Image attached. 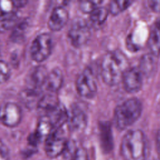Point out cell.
I'll use <instances>...</instances> for the list:
<instances>
[{"label": "cell", "instance_id": "cell-1", "mask_svg": "<svg viewBox=\"0 0 160 160\" xmlns=\"http://www.w3.org/2000/svg\"><path fill=\"white\" fill-rule=\"evenodd\" d=\"M126 55L119 50L106 53L101 63V74L103 81L109 86H114L121 81L124 72L129 68Z\"/></svg>", "mask_w": 160, "mask_h": 160}, {"label": "cell", "instance_id": "cell-2", "mask_svg": "<svg viewBox=\"0 0 160 160\" xmlns=\"http://www.w3.org/2000/svg\"><path fill=\"white\" fill-rule=\"evenodd\" d=\"M121 154L124 160H148V142L144 132L140 129L128 131L122 139Z\"/></svg>", "mask_w": 160, "mask_h": 160}, {"label": "cell", "instance_id": "cell-3", "mask_svg": "<svg viewBox=\"0 0 160 160\" xmlns=\"http://www.w3.org/2000/svg\"><path fill=\"white\" fill-rule=\"evenodd\" d=\"M141 112V102L136 98L128 99L118 104L114 113L116 128L119 130H124L132 126L139 119Z\"/></svg>", "mask_w": 160, "mask_h": 160}, {"label": "cell", "instance_id": "cell-4", "mask_svg": "<svg viewBox=\"0 0 160 160\" xmlns=\"http://www.w3.org/2000/svg\"><path fill=\"white\" fill-rule=\"evenodd\" d=\"M52 49V36L48 32L41 33L34 38L31 44L30 48L31 56L34 61L41 62L50 56Z\"/></svg>", "mask_w": 160, "mask_h": 160}, {"label": "cell", "instance_id": "cell-5", "mask_svg": "<svg viewBox=\"0 0 160 160\" xmlns=\"http://www.w3.org/2000/svg\"><path fill=\"white\" fill-rule=\"evenodd\" d=\"M76 88L78 94L87 99L92 98L97 92V83L91 68H85L78 76Z\"/></svg>", "mask_w": 160, "mask_h": 160}, {"label": "cell", "instance_id": "cell-6", "mask_svg": "<svg viewBox=\"0 0 160 160\" xmlns=\"http://www.w3.org/2000/svg\"><path fill=\"white\" fill-rule=\"evenodd\" d=\"M68 142L61 128L52 130L45 139L44 149L50 158H55L65 152Z\"/></svg>", "mask_w": 160, "mask_h": 160}, {"label": "cell", "instance_id": "cell-7", "mask_svg": "<svg viewBox=\"0 0 160 160\" xmlns=\"http://www.w3.org/2000/svg\"><path fill=\"white\" fill-rule=\"evenodd\" d=\"M89 24L84 19L79 18L74 20L68 31V38L71 44L76 48L85 45L91 37Z\"/></svg>", "mask_w": 160, "mask_h": 160}, {"label": "cell", "instance_id": "cell-8", "mask_svg": "<svg viewBox=\"0 0 160 160\" xmlns=\"http://www.w3.org/2000/svg\"><path fill=\"white\" fill-rule=\"evenodd\" d=\"M22 119V111L19 106L12 102L0 106V121L8 127L18 126Z\"/></svg>", "mask_w": 160, "mask_h": 160}, {"label": "cell", "instance_id": "cell-9", "mask_svg": "<svg viewBox=\"0 0 160 160\" xmlns=\"http://www.w3.org/2000/svg\"><path fill=\"white\" fill-rule=\"evenodd\" d=\"M142 75L137 67H129L124 72L121 82L126 91L134 93L139 91L142 85Z\"/></svg>", "mask_w": 160, "mask_h": 160}, {"label": "cell", "instance_id": "cell-10", "mask_svg": "<svg viewBox=\"0 0 160 160\" xmlns=\"http://www.w3.org/2000/svg\"><path fill=\"white\" fill-rule=\"evenodd\" d=\"M69 14L67 9L63 6L55 7L49 16L48 20V27L53 31L61 30L68 22Z\"/></svg>", "mask_w": 160, "mask_h": 160}, {"label": "cell", "instance_id": "cell-11", "mask_svg": "<svg viewBox=\"0 0 160 160\" xmlns=\"http://www.w3.org/2000/svg\"><path fill=\"white\" fill-rule=\"evenodd\" d=\"M68 111L60 102L54 108L48 111L45 116L51 123L53 130L61 128L67 122Z\"/></svg>", "mask_w": 160, "mask_h": 160}, {"label": "cell", "instance_id": "cell-12", "mask_svg": "<svg viewBox=\"0 0 160 160\" xmlns=\"http://www.w3.org/2000/svg\"><path fill=\"white\" fill-rule=\"evenodd\" d=\"M66 123L69 131H81L86 127L87 123L86 115L82 110L75 107L72 108L70 112H68Z\"/></svg>", "mask_w": 160, "mask_h": 160}, {"label": "cell", "instance_id": "cell-13", "mask_svg": "<svg viewBox=\"0 0 160 160\" xmlns=\"http://www.w3.org/2000/svg\"><path fill=\"white\" fill-rule=\"evenodd\" d=\"M63 80V74L61 70L56 68L48 72L44 86L48 92L56 94L62 86Z\"/></svg>", "mask_w": 160, "mask_h": 160}, {"label": "cell", "instance_id": "cell-14", "mask_svg": "<svg viewBox=\"0 0 160 160\" xmlns=\"http://www.w3.org/2000/svg\"><path fill=\"white\" fill-rule=\"evenodd\" d=\"M48 72L44 66H38L34 67L31 71L29 76V81L31 89L41 90L44 86Z\"/></svg>", "mask_w": 160, "mask_h": 160}, {"label": "cell", "instance_id": "cell-15", "mask_svg": "<svg viewBox=\"0 0 160 160\" xmlns=\"http://www.w3.org/2000/svg\"><path fill=\"white\" fill-rule=\"evenodd\" d=\"M156 58V56L151 53L144 54L141 57L138 68L142 76L149 78L154 74L157 68Z\"/></svg>", "mask_w": 160, "mask_h": 160}, {"label": "cell", "instance_id": "cell-16", "mask_svg": "<svg viewBox=\"0 0 160 160\" xmlns=\"http://www.w3.org/2000/svg\"><path fill=\"white\" fill-rule=\"evenodd\" d=\"M22 102L29 108L38 106L41 98L40 90L28 88L22 91L21 95Z\"/></svg>", "mask_w": 160, "mask_h": 160}, {"label": "cell", "instance_id": "cell-17", "mask_svg": "<svg viewBox=\"0 0 160 160\" xmlns=\"http://www.w3.org/2000/svg\"><path fill=\"white\" fill-rule=\"evenodd\" d=\"M148 46L151 54L158 57L159 49V21L153 25L148 39Z\"/></svg>", "mask_w": 160, "mask_h": 160}, {"label": "cell", "instance_id": "cell-18", "mask_svg": "<svg viewBox=\"0 0 160 160\" xmlns=\"http://www.w3.org/2000/svg\"><path fill=\"white\" fill-rule=\"evenodd\" d=\"M59 103L56 94L47 92L41 96L37 107L46 114L48 111L56 107Z\"/></svg>", "mask_w": 160, "mask_h": 160}, {"label": "cell", "instance_id": "cell-19", "mask_svg": "<svg viewBox=\"0 0 160 160\" xmlns=\"http://www.w3.org/2000/svg\"><path fill=\"white\" fill-rule=\"evenodd\" d=\"M52 130L53 128L48 119L45 116H43L40 119L38 124L37 129L34 133L39 142H41L43 139H46Z\"/></svg>", "mask_w": 160, "mask_h": 160}, {"label": "cell", "instance_id": "cell-20", "mask_svg": "<svg viewBox=\"0 0 160 160\" xmlns=\"http://www.w3.org/2000/svg\"><path fill=\"white\" fill-rule=\"evenodd\" d=\"M109 11L102 6H98L89 14V19L93 25H102L107 19Z\"/></svg>", "mask_w": 160, "mask_h": 160}, {"label": "cell", "instance_id": "cell-21", "mask_svg": "<svg viewBox=\"0 0 160 160\" xmlns=\"http://www.w3.org/2000/svg\"><path fill=\"white\" fill-rule=\"evenodd\" d=\"M101 143L104 152H109L112 149V139L111 129L105 125L101 129Z\"/></svg>", "mask_w": 160, "mask_h": 160}, {"label": "cell", "instance_id": "cell-22", "mask_svg": "<svg viewBox=\"0 0 160 160\" xmlns=\"http://www.w3.org/2000/svg\"><path fill=\"white\" fill-rule=\"evenodd\" d=\"M133 2V1L130 0L112 1L110 2L109 5V12H110L112 15H118L127 9Z\"/></svg>", "mask_w": 160, "mask_h": 160}, {"label": "cell", "instance_id": "cell-23", "mask_svg": "<svg viewBox=\"0 0 160 160\" xmlns=\"http://www.w3.org/2000/svg\"><path fill=\"white\" fill-rule=\"evenodd\" d=\"M14 8L12 1H0V19H3L15 14L13 11Z\"/></svg>", "mask_w": 160, "mask_h": 160}, {"label": "cell", "instance_id": "cell-24", "mask_svg": "<svg viewBox=\"0 0 160 160\" xmlns=\"http://www.w3.org/2000/svg\"><path fill=\"white\" fill-rule=\"evenodd\" d=\"M102 2L101 1H81L79 2V8L82 12L90 14Z\"/></svg>", "mask_w": 160, "mask_h": 160}, {"label": "cell", "instance_id": "cell-25", "mask_svg": "<svg viewBox=\"0 0 160 160\" xmlns=\"http://www.w3.org/2000/svg\"><path fill=\"white\" fill-rule=\"evenodd\" d=\"M18 18L16 14L0 20V31L4 32L15 26Z\"/></svg>", "mask_w": 160, "mask_h": 160}, {"label": "cell", "instance_id": "cell-26", "mask_svg": "<svg viewBox=\"0 0 160 160\" xmlns=\"http://www.w3.org/2000/svg\"><path fill=\"white\" fill-rule=\"evenodd\" d=\"M11 74V69L8 63L0 60V84L6 82Z\"/></svg>", "mask_w": 160, "mask_h": 160}, {"label": "cell", "instance_id": "cell-27", "mask_svg": "<svg viewBox=\"0 0 160 160\" xmlns=\"http://www.w3.org/2000/svg\"><path fill=\"white\" fill-rule=\"evenodd\" d=\"M26 24L24 22H22L15 28V29H14L11 34L12 39L14 41L17 42L20 39H22L24 36V30L26 29Z\"/></svg>", "mask_w": 160, "mask_h": 160}, {"label": "cell", "instance_id": "cell-28", "mask_svg": "<svg viewBox=\"0 0 160 160\" xmlns=\"http://www.w3.org/2000/svg\"><path fill=\"white\" fill-rule=\"evenodd\" d=\"M74 160H89L86 149L82 148L76 149L74 154Z\"/></svg>", "mask_w": 160, "mask_h": 160}, {"label": "cell", "instance_id": "cell-29", "mask_svg": "<svg viewBox=\"0 0 160 160\" xmlns=\"http://www.w3.org/2000/svg\"><path fill=\"white\" fill-rule=\"evenodd\" d=\"M0 160H9V149L1 141H0Z\"/></svg>", "mask_w": 160, "mask_h": 160}, {"label": "cell", "instance_id": "cell-30", "mask_svg": "<svg viewBox=\"0 0 160 160\" xmlns=\"http://www.w3.org/2000/svg\"><path fill=\"white\" fill-rule=\"evenodd\" d=\"M149 6L150 8L156 12H158L160 9L159 1H149Z\"/></svg>", "mask_w": 160, "mask_h": 160}, {"label": "cell", "instance_id": "cell-31", "mask_svg": "<svg viewBox=\"0 0 160 160\" xmlns=\"http://www.w3.org/2000/svg\"><path fill=\"white\" fill-rule=\"evenodd\" d=\"M14 6V7H22L23 6H24L26 4V3H27V1H12Z\"/></svg>", "mask_w": 160, "mask_h": 160}, {"label": "cell", "instance_id": "cell-32", "mask_svg": "<svg viewBox=\"0 0 160 160\" xmlns=\"http://www.w3.org/2000/svg\"><path fill=\"white\" fill-rule=\"evenodd\" d=\"M1 52H2V45H1V43L0 42V60H1Z\"/></svg>", "mask_w": 160, "mask_h": 160}]
</instances>
